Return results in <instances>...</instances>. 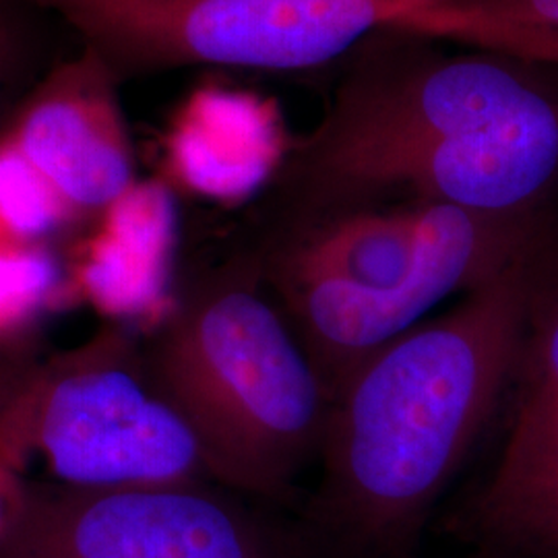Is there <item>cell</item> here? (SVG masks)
Here are the masks:
<instances>
[{"mask_svg":"<svg viewBox=\"0 0 558 558\" xmlns=\"http://www.w3.org/2000/svg\"><path fill=\"white\" fill-rule=\"evenodd\" d=\"M4 137L75 220L98 218L135 186L117 71L89 48L41 81Z\"/></svg>","mask_w":558,"mask_h":558,"instance_id":"obj_8","label":"cell"},{"mask_svg":"<svg viewBox=\"0 0 558 558\" xmlns=\"http://www.w3.org/2000/svg\"><path fill=\"white\" fill-rule=\"evenodd\" d=\"M11 57H13V52H0V81L4 77L7 64H11Z\"/></svg>","mask_w":558,"mask_h":558,"instance_id":"obj_16","label":"cell"},{"mask_svg":"<svg viewBox=\"0 0 558 558\" xmlns=\"http://www.w3.org/2000/svg\"><path fill=\"white\" fill-rule=\"evenodd\" d=\"M13 48H15V38L11 34L9 23L0 13V52H13Z\"/></svg>","mask_w":558,"mask_h":558,"instance_id":"obj_15","label":"cell"},{"mask_svg":"<svg viewBox=\"0 0 558 558\" xmlns=\"http://www.w3.org/2000/svg\"><path fill=\"white\" fill-rule=\"evenodd\" d=\"M27 482L20 468L0 459V539L20 511Z\"/></svg>","mask_w":558,"mask_h":558,"instance_id":"obj_14","label":"cell"},{"mask_svg":"<svg viewBox=\"0 0 558 558\" xmlns=\"http://www.w3.org/2000/svg\"><path fill=\"white\" fill-rule=\"evenodd\" d=\"M389 29L558 64V0H447Z\"/></svg>","mask_w":558,"mask_h":558,"instance_id":"obj_11","label":"cell"},{"mask_svg":"<svg viewBox=\"0 0 558 558\" xmlns=\"http://www.w3.org/2000/svg\"><path fill=\"white\" fill-rule=\"evenodd\" d=\"M98 218L100 232L81 253L71 283L101 317L117 323L145 319L163 294L166 201L135 184Z\"/></svg>","mask_w":558,"mask_h":558,"instance_id":"obj_10","label":"cell"},{"mask_svg":"<svg viewBox=\"0 0 558 558\" xmlns=\"http://www.w3.org/2000/svg\"><path fill=\"white\" fill-rule=\"evenodd\" d=\"M539 255L536 214L424 203L320 223L279 257L276 279L333 401L364 360L412 331L439 302Z\"/></svg>","mask_w":558,"mask_h":558,"instance_id":"obj_2","label":"cell"},{"mask_svg":"<svg viewBox=\"0 0 558 558\" xmlns=\"http://www.w3.org/2000/svg\"><path fill=\"white\" fill-rule=\"evenodd\" d=\"M0 459L69 486L211 478L199 442L119 329L52 359L0 364Z\"/></svg>","mask_w":558,"mask_h":558,"instance_id":"obj_5","label":"cell"},{"mask_svg":"<svg viewBox=\"0 0 558 558\" xmlns=\"http://www.w3.org/2000/svg\"><path fill=\"white\" fill-rule=\"evenodd\" d=\"M117 73L189 64L294 71L447 0H29Z\"/></svg>","mask_w":558,"mask_h":558,"instance_id":"obj_6","label":"cell"},{"mask_svg":"<svg viewBox=\"0 0 558 558\" xmlns=\"http://www.w3.org/2000/svg\"><path fill=\"white\" fill-rule=\"evenodd\" d=\"M73 214L17 147L0 137V244L27 246L64 223Z\"/></svg>","mask_w":558,"mask_h":558,"instance_id":"obj_13","label":"cell"},{"mask_svg":"<svg viewBox=\"0 0 558 558\" xmlns=\"http://www.w3.org/2000/svg\"><path fill=\"white\" fill-rule=\"evenodd\" d=\"M518 371V410L480 499V530L502 550L558 558V281L546 274Z\"/></svg>","mask_w":558,"mask_h":558,"instance_id":"obj_9","label":"cell"},{"mask_svg":"<svg viewBox=\"0 0 558 558\" xmlns=\"http://www.w3.org/2000/svg\"><path fill=\"white\" fill-rule=\"evenodd\" d=\"M64 279L44 244H0V350L38 329L60 300Z\"/></svg>","mask_w":558,"mask_h":558,"instance_id":"obj_12","label":"cell"},{"mask_svg":"<svg viewBox=\"0 0 558 558\" xmlns=\"http://www.w3.org/2000/svg\"><path fill=\"white\" fill-rule=\"evenodd\" d=\"M145 364L211 478L276 495L323 447L331 398L296 331L251 279L182 300Z\"/></svg>","mask_w":558,"mask_h":558,"instance_id":"obj_3","label":"cell"},{"mask_svg":"<svg viewBox=\"0 0 558 558\" xmlns=\"http://www.w3.org/2000/svg\"><path fill=\"white\" fill-rule=\"evenodd\" d=\"M542 257L488 279L343 380L325 428L327 507L366 544H398L478 439L518 373Z\"/></svg>","mask_w":558,"mask_h":558,"instance_id":"obj_1","label":"cell"},{"mask_svg":"<svg viewBox=\"0 0 558 558\" xmlns=\"http://www.w3.org/2000/svg\"><path fill=\"white\" fill-rule=\"evenodd\" d=\"M412 40L354 64L300 141L294 172L308 201L331 207L380 193L403 163L557 100L523 60L478 48L440 52Z\"/></svg>","mask_w":558,"mask_h":558,"instance_id":"obj_4","label":"cell"},{"mask_svg":"<svg viewBox=\"0 0 558 558\" xmlns=\"http://www.w3.org/2000/svg\"><path fill=\"white\" fill-rule=\"evenodd\" d=\"M0 558H276L257 525L203 482H27Z\"/></svg>","mask_w":558,"mask_h":558,"instance_id":"obj_7","label":"cell"}]
</instances>
